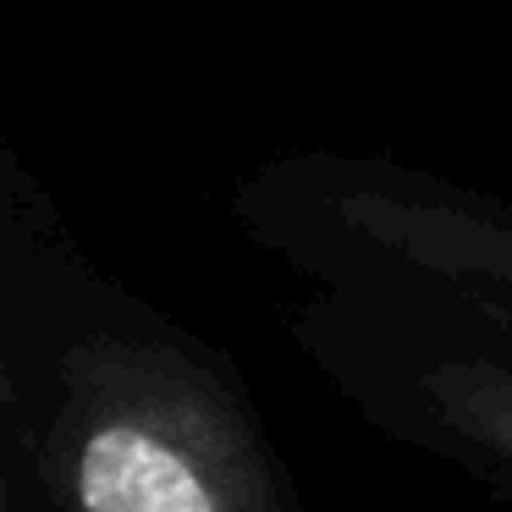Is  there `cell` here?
Listing matches in <instances>:
<instances>
[{"instance_id": "obj_1", "label": "cell", "mask_w": 512, "mask_h": 512, "mask_svg": "<svg viewBox=\"0 0 512 512\" xmlns=\"http://www.w3.org/2000/svg\"><path fill=\"white\" fill-rule=\"evenodd\" d=\"M309 353L369 419L512 485V248L391 232L342 276Z\"/></svg>"}, {"instance_id": "obj_2", "label": "cell", "mask_w": 512, "mask_h": 512, "mask_svg": "<svg viewBox=\"0 0 512 512\" xmlns=\"http://www.w3.org/2000/svg\"><path fill=\"white\" fill-rule=\"evenodd\" d=\"M56 468L72 512H287L210 375L138 347L72 358Z\"/></svg>"}]
</instances>
